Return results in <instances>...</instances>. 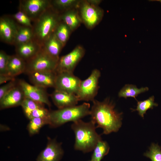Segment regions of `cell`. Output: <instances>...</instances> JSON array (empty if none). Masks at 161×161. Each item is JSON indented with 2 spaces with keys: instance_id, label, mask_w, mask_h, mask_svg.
Here are the masks:
<instances>
[{
  "instance_id": "6da1fadb",
  "label": "cell",
  "mask_w": 161,
  "mask_h": 161,
  "mask_svg": "<svg viewBox=\"0 0 161 161\" xmlns=\"http://www.w3.org/2000/svg\"><path fill=\"white\" fill-rule=\"evenodd\" d=\"M92 103L90 115L97 128L102 129L105 134L118 131L122 126L123 113L115 109L114 103L108 98L102 101L95 99Z\"/></svg>"
},
{
  "instance_id": "7a4b0ae2",
  "label": "cell",
  "mask_w": 161,
  "mask_h": 161,
  "mask_svg": "<svg viewBox=\"0 0 161 161\" xmlns=\"http://www.w3.org/2000/svg\"><path fill=\"white\" fill-rule=\"evenodd\" d=\"M71 128L75 135V150L83 153L93 151L98 142L102 139L96 131V124L92 120L85 122L82 119L73 122Z\"/></svg>"
},
{
  "instance_id": "3957f363",
  "label": "cell",
  "mask_w": 161,
  "mask_h": 161,
  "mask_svg": "<svg viewBox=\"0 0 161 161\" xmlns=\"http://www.w3.org/2000/svg\"><path fill=\"white\" fill-rule=\"evenodd\" d=\"M90 105L85 102L79 105L50 111L49 125L52 128L60 126L69 122H74L90 115Z\"/></svg>"
},
{
  "instance_id": "277c9868",
  "label": "cell",
  "mask_w": 161,
  "mask_h": 161,
  "mask_svg": "<svg viewBox=\"0 0 161 161\" xmlns=\"http://www.w3.org/2000/svg\"><path fill=\"white\" fill-rule=\"evenodd\" d=\"M60 15L50 7L34 22V40L42 46L54 32L61 21Z\"/></svg>"
},
{
  "instance_id": "5b68a950",
  "label": "cell",
  "mask_w": 161,
  "mask_h": 161,
  "mask_svg": "<svg viewBox=\"0 0 161 161\" xmlns=\"http://www.w3.org/2000/svg\"><path fill=\"white\" fill-rule=\"evenodd\" d=\"M58 60L50 56L42 48L35 57L26 61L25 73L28 75L35 72H55Z\"/></svg>"
},
{
  "instance_id": "8992f818",
  "label": "cell",
  "mask_w": 161,
  "mask_h": 161,
  "mask_svg": "<svg viewBox=\"0 0 161 161\" xmlns=\"http://www.w3.org/2000/svg\"><path fill=\"white\" fill-rule=\"evenodd\" d=\"M100 75V71L94 69L88 77L81 80L76 94L79 101L92 102L95 100L99 88V80Z\"/></svg>"
},
{
  "instance_id": "52a82bcc",
  "label": "cell",
  "mask_w": 161,
  "mask_h": 161,
  "mask_svg": "<svg viewBox=\"0 0 161 161\" xmlns=\"http://www.w3.org/2000/svg\"><path fill=\"white\" fill-rule=\"evenodd\" d=\"M78 8L80 18L85 26L92 29L98 24L103 15V10L98 6L89 3L87 0L80 1Z\"/></svg>"
},
{
  "instance_id": "ba28073f",
  "label": "cell",
  "mask_w": 161,
  "mask_h": 161,
  "mask_svg": "<svg viewBox=\"0 0 161 161\" xmlns=\"http://www.w3.org/2000/svg\"><path fill=\"white\" fill-rule=\"evenodd\" d=\"M85 54L84 48L80 45L77 46L69 53L59 58L55 72L73 73L76 66Z\"/></svg>"
},
{
  "instance_id": "9c48e42d",
  "label": "cell",
  "mask_w": 161,
  "mask_h": 161,
  "mask_svg": "<svg viewBox=\"0 0 161 161\" xmlns=\"http://www.w3.org/2000/svg\"><path fill=\"white\" fill-rule=\"evenodd\" d=\"M19 2L18 8L34 22L51 6L49 0H21Z\"/></svg>"
},
{
  "instance_id": "30bf717a",
  "label": "cell",
  "mask_w": 161,
  "mask_h": 161,
  "mask_svg": "<svg viewBox=\"0 0 161 161\" xmlns=\"http://www.w3.org/2000/svg\"><path fill=\"white\" fill-rule=\"evenodd\" d=\"M56 74L55 89L76 95L81 80L73 73L62 72Z\"/></svg>"
},
{
  "instance_id": "8fae6325",
  "label": "cell",
  "mask_w": 161,
  "mask_h": 161,
  "mask_svg": "<svg viewBox=\"0 0 161 161\" xmlns=\"http://www.w3.org/2000/svg\"><path fill=\"white\" fill-rule=\"evenodd\" d=\"M19 25L11 16L4 15L0 18V38L6 43L13 45Z\"/></svg>"
},
{
  "instance_id": "7c38bea8",
  "label": "cell",
  "mask_w": 161,
  "mask_h": 161,
  "mask_svg": "<svg viewBox=\"0 0 161 161\" xmlns=\"http://www.w3.org/2000/svg\"><path fill=\"white\" fill-rule=\"evenodd\" d=\"M18 84L22 90L25 97L49 107L51 106L48 94L45 89L31 85L23 80H19Z\"/></svg>"
},
{
  "instance_id": "4fadbf2b",
  "label": "cell",
  "mask_w": 161,
  "mask_h": 161,
  "mask_svg": "<svg viewBox=\"0 0 161 161\" xmlns=\"http://www.w3.org/2000/svg\"><path fill=\"white\" fill-rule=\"evenodd\" d=\"M46 146L39 154L36 161H60L64 154L61 143L48 138Z\"/></svg>"
},
{
  "instance_id": "5bb4252c",
  "label": "cell",
  "mask_w": 161,
  "mask_h": 161,
  "mask_svg": "<svg viewBox=\"0 0 161 161\" xmlns=\"http://www.w3.org/2000/svg\"><path fill=\"white\" fill-rule=\"evenodd\" d=\"M28 75L35 86L44 89L55 88L56 76L55 72H35Z\"/></svg>"
},
{
  "instance_id": "9a60e30c",
  "label": "cell",
  "mask_w": 161,
  "mask_h": 161,
  "mask_svg": "<svg viewBox=\"0 0 161 161\" xmlns=\"http://www.w3.org/2000/svg\"><path fill=\"white\" fill-rule=\"evenodd\" d=\"M25 97L18 84L0 100L1 109L21 106Z\"/></svg>"
},
{
  "instance_id": "2e32d148",
  "label": "cell",
  "mask_w": 161,
  "mask_h": 161,
  "mask_svg": "<svg viewBox=\"0 0 161 161\" xmlns=\"http://www.w3.org/2000/svg\"><path fill=\"white\" fill-rule=\"evenodd\" d=\"M15 46L16 54L26 62L35 57L42 48V46L34 39Z\"/></svg>"
},
{
  "instance_id": "e0dca14e",
  "label": "cell",
  "mask_w": 161,
  "mask_h": 161,
  "mask_svg": "<svg viewBox=\"0 0 161 161\" xmlns=\"http://www.w3.org/2000/svg\"><path fill=\"white\" fill-rule=\"evenodd\" d=\"M51 97L58 109L77 105L79 101L76 95L55 89Z\"/></svg>"
},
{
  "instance_id": "ac0fdd59",
  "label": "cell",
  "mask_w": 161,
  "mask_h": 161,
  "mask_svg": "<svg viewBox=\"0 0 161 161\" xmlns=\"http://www.w3.org/2000/svg\"><path fill=\"white\" fill-rule=\"evenodd\" d=\"M63 47L54 32L45 41L42 46L43 49L47 54L58 60L60 58L59 54Z\"/></svg>"
},
{
  "instance_id": "d6986e66",
  "label": "cell",
  "mask_w": 161,
  "mask_h": 161,
  "mask_svg": "<svg viewBox=\"0 0 161 161\" xmlns=\"http://www.w3.org/2000/svg\"><path fill=\"white\" fill-rule=\"evenodd\" d=\"M26 62L16 54L10 55L7 69V74L15 77L25 73Z\"/></svg>"
},
{
  "instance_id": "ffe728a7",
  "label": "cell",
  "mask_w": 161,
  "mask_h": 161,
  "mask_svg": "<svg viewBox=\"0 0 161 161\" xmlns=\"http://www.w3.org/2000/svg\"><path fill=\"white\" fill-rule=\"evenodd\" d=\"M76 8L71 9L60 14L61 20L65 23L72 32L77 29L82 22L78 11Z\"/></svg>"
},
{
  "instance_id": "44dd1931",
  "label": "cell",
  "mask_w": 161,
  "mask_h": 161,
  "mask_svg": "<svg viewBox=\"0 0 161 161\" xmlns=\"http://www.w3.org/2000/svg\"><path fill=\"white\" fill-rule=\"evenodd\" d=\"M80 1L77 0H50L51 7L59 14L78 7Z\"/></svg>"
},
{
  "instance_id": "7402d4cb",
  "label": "cell",
  "mask_w": 161,
  "mask_h": 161,
  "mask_svg": "<svg viewBox=\"0 0 161 161\" xmlns=\"http://www.w3.org/2000/svg\"><path fill=\"white\" fill-rule=\"evenodd\" d=\"M34 39L33 27L19 25L13 45L16 46Z\"/></svg>"
},
{
  "instance_id": "603a6c76",
  "label": "cell",
  "mask_w": 161,
  "mask_h": 161,
  "mask_svg": "<svg viewBox=\"0 0 161 161\" xmlns=\"http://www.w3.org/2000/svg\"><path fill=\"white\" fill-rule=\"evenodd\" d=\"M148 87H142L139 89L136 86L132 84H126L120 91L118 96L126 98L128 97H132L136 99L138 95L148 90Z\"/></svg>"
},
{
  "instance_id": "cb8c5ba5",
  "label": "cell",
  "mask_w": 161,
  "mask_h": 161,
  "mask_svg": "<svg viewBox=\"0 0 161 161\" xmlns=\"http://www.w3.org/2000/svg\"><path fill=\"white\" fill-rule=\"evenodd\" d=\"M110 149L108 143L102 139L100 140L94 147L93 151L91 161H101L109 153Z\"/></svg>"
},
{
  "instance_id": "d4e9b609",
  "label": "cell",
  "mask_w": 161,
  "mask_h": 161,
  "mask_svg": "<svg viewBox=\"0 0 161 161\" xmlns=\"http://www.w3.org/2000/svg\"><path fill=\"white\" fill-rule=\"evenodd\" d=\"M72 32L69 27L63 21L61 20L54 32L57 38L64 47Z\"/></svg>"
},
{
  "instance_id": "484cf974",
  "label": "cell",
  "mask_w": 161,
  "mask_h": 161,
  "mask_svg": "<svg viewBox=\"0 0 161 161\" xmlns=\"http://www.w3.org/2000/svg\"><path fill=\"white\" fill-rule=\"evenodd\" d=\"M30 120L27 129L30 135L38 133L43 126L46 124L49 125V117L33 118Z\"/></svg>"
},
{
  "instance_id": "4316f807",
  "label": "cell",
  "mask_w": 161,
  "mask_h": 161,
  "mask_svg": "<svg viewBox=\"0 0 161 161\" xmlns=\"http://www.w3.org/2000/svg\"><path fill=\"white\" fill-rule=\"evenodd\" d=\"M158 104L154 102V96L148 99L143 101H137V108L135 109H131L132 111H137L139 114L143 118L144 115L147 111L149 109H153L154 106H157Z\"/></svg>"
},
{
  "instance_id": "83f0119b",
  "label": "cell",
  "mask_w": 161,
  "mask_h": 161,
  "mask_svg": "<svg viewBox=\"0 0 161 161\" xmlns=\"http://www.w3.org/2000/svg\"><path fill=\"white\" fill-rule=\"evenodd\" d=\"M44 105L43 104L25 97L21 106L25 115L29 119L31 113L34 110L38 108L44 107Z\"/></svg>"
},
{
  "instance_id": "f1b7e54d",
  "label": "cell",
  "mask_w": 161,
  "mask_h": 161,
  "mask_svg": "<svg viewBox=\"0 0 161 161\" xmlns=\"http://www.w3.org/2000/svg\"><path fill=\"white\" fill-rule=\"evenodd\" d=\"M16 22L18 25L33 27L32 21L30 18L23 11L18 9V11L11 16Z\"/></svg>"
},
{
  "instance_id": "f546056e",
  "label": "cell",
  "mask_w": 161,
  "mask_h": 161,
  "mask_svg": "<svg viewBox=\"0 0 161 161\" xmlns=\"http://www.w3.org/2000/svg\"><path fill=\"white\" fill-rule=\"evenodd\" d=\"M149 149V151L145 153L144 155L150 159L151 161H161L160 146L158 144L153 143Z\"/></svg>"
},
{
  "instance_id": "4dcf8cb0",
  "label": "cell",
  "mask_w": 161,
  "mask_h": 161,
  "mask_svg": "<svg viewBox=\"0 0 161 161\" xmlns=\"http://www.w3.org/2000/svg\"><path fill=\"white\" fill-rule=\"evenodd\" d=\"M10 55L2 50L0 51V75L7 74V66Z\"/></svg>"
},
{
  "instance_id": "1f68e13d",
  "label": "cell",
  "mask_w": 161,
  "mask_h": 161,
  "mask_svg": "<svg viewBox=\"0 0 161 161\" xmlns=\"http://www.w3.org/2000/svg\"><path fill=\"white\" fill-rule=\"evenodd\" d=\"M18 84V81L15 79L1 86L0 87V100Z\"/></svg>"
},
{
  "instance_id": "d6a6232c",
  "label": "cell",
  "mask_w": 161,
  "mask_h": 161,
  "mask_svg": "<svg viewBox=\"0 0 161 161\" xmlns=\"http://www.w3.org/2000/svg\"><path fill=\"white\" fill-rule=\"evenodd\" d=\"M49 112L44 106L38 108L32 112L29 120L33 118L49 117Z\"/></svg>"
},
{
  "instance_id": "836d02e7",
  "label": "cell",
  "mask_w": 161,
  "mask_h": 161,
  "mask_svg": "<svg viewBox=\"0 0 161 161\" xmlns=\"http://www.w3.org/2000/svg\"><path fill=\"white\" fill-rule=\"evenodd\" d=\"M16 79L14 77L8 75H0V84L9 82Z\"/></svg>"
},
{
  "instance_id": "e575fe53",
  "label": "cell",
  "mask_w": 161,
  "mask_h": 161,
  "mask_svg": "<svg viewBox=\"0 0 161 161\" xmlns=\"http://www.w3.org/2000/svg\"><path fill=\"white\" fill-rule=\"evenodd\" d=\"M87 1L92 4L98 6L102 1L100 0H88Z\"/></svg>"
},
{
  "instance_id": "d590c367",
  "label": "cell",
  "mask_w": 161,
  "mask_h": 161,
  "mask_svg": "<svg viewBox=\"0 0 161 161\" xmlns=\"http://www.w3.org/2000/svg\"><path fill=\"white\" fill-rule=\"evenodd\" d=\"M89 161H91V160H89Z\"/></svg>"
}]
</instances>
